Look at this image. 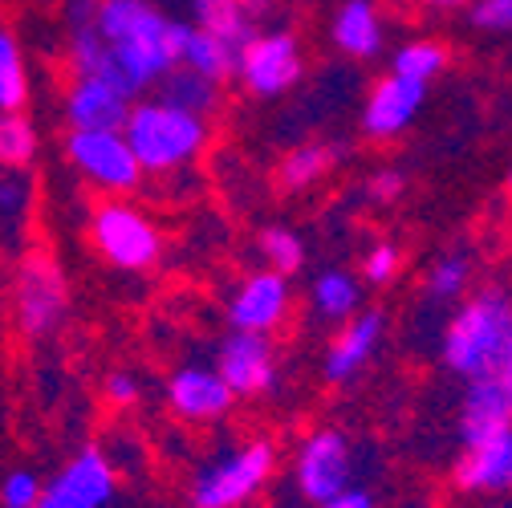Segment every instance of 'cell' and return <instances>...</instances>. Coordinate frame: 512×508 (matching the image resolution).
<instances>
[{
    "mask_svg": "<svg viewBox=\"0 0 512 508\" xmlns=\"http://www.w3.org/2000/svg\"><path fill=\"white\" fill-rule=\"evenodd\" d=\"M317 508H378L374 504V496L366 492V488H358V484H350V488H342L338 496H330V500H322Z\"/></svg>",
    "mask_w": 512,
    "mask_h": 508,
    "instance_id": "obj_36",
    "label": "cell"
},
{
    "mask_svg": "<svg viewBox=\"0 0 512 508\" xmlns=\"http://www.w3.org/2000/svg\"><path fill=\"white\" fill-rule=\"evenodd\" d=\"M256 252H261L265 269H273L281 277H293V273L305 269V240L285 224L261 228V236H256Z\"/></svg>",
    "mask_w": 512,
    "mask_h": 508,
    "instance_id": "obj_29",
    "label": "cell"
},
{
    "mask_svg": "<svg viewBox=\"0 0 512 508\" xmlns=\"http://www.w3.org/2000/svg\"><path fill=\"white\" fill-rule=\"evenodd\" d=\"M403 192H407V175H403L399 167H378V171H370V179H366V187H362V196H366L370 204H399Z\"/></svg>",
    "mask_w": 512,
    "mask_h": 508,
    "instance_id": "obj_34",
    "label": "cell"
},
{
    "mask_svg": "<svg viewBox=\"0 0 512 508\" xmlns=\"http://www.w3.org/2000/svg\"><path fill=\"white\" fill-rule=\"evenodd\" d=\"M289 480L301 504L317 508L322 500L338 496L354 484V448L338 427H313L297 448L289 464Z\"/></svg>",
    "mask_w": 512,
    "mask_h": 508,
    "instance_id": "obj_9",
    "label": "cell"
},
{
    "mask_svg": "<svg viewBox=\"0 0 512 508\" xmlns=\"http://www.w3.org/2000/svg\"><path fill=\"white\" fill-rule=\"evenodd\" d=\"M512 427V374H480L468 378L460 399V439H480Z\"/></svg>",
    "mask_w": 512,
    "mask_h": 508,
    "instance_id": "obj_18",
    "label": "cell"
},
{
    "mask_svg": "<svg viewBox=\"0 0 512 508\" xmlns=\"http://www.w3.org/2000/svg\"><path fill=\"white\" fill-rule=\"evenodd\" d=\"M33 200H37V187L29 171H0V236L17 240L29 228Z\"/></svg>",
    "mask_w": 512,
    "mask_h": 508,
    "instance_id": "obj_27",
    "label": "cell"
},
{
    "mask_svg": "<svg viewBox=\"0 0 512 508\" xmlns=\"http://www.w3.org/2000/svg\"><path fill=\"white\" fill-rule=\"evenodd\" d=\"M452 480L464 496H512V427L468 439L452 464Z\"/></svg>",
    "mask_w": 512,
    "mask_h": 508,
    "instance_id": "obj_14",
    "label": "cell"
},
{
    "mask_svg": "<svg viewBox=\"0 0 512 508\" xmlns=\"http://www.w3.org/2000/svg\"><path fill=\"white\" fill-rule=\"evenodd\" d=\"M212 366L228 383L232 399H265L277 387V346L269 334L228 330L216 346Z\"/></svg>",
    "mask_w": 512,
    "mask_h": 508,
    "instance_id": "obj_12",
    "label": "cell"
},
{
    "mask_svg": "<svg viewBox=\"0 0 512 508\" xmlns=\"http://www.w3.org/2000/svg\"><path fill=\"white\" fill-rule=\"evenodd\" d=\"M61 155H66L70 171L102 196L126 200V196H135L143 183V167H139L135 151L126 147L122 131H66Z\"/></svg>",
    "mask_w": 512,
    "mask_h": 508,
    "instance_id": "obj_7",
    "label": "cell"
},
{
    "mask_svg": "<svg viewBox=\"0 0 512 508\" xmlns=\"http://www.w3.org/2000/svg\"><path fill=\"white\" fill-rule=\"evenodd\" d=\"M37 508H45V504H37Z\"/></svg>",
    "mask_w": 512,
    "mask_h": 508,
    "instance_id": "obj_40",
    "label": "cell"
},
{
    "mask_svg": "<svg viewBox=\"0 0 512 508\" xmlns=\"http://www.w3.org/2000/svg\"><path fill=\"white\" fill-rule=\"evenodd\" d=\"M41 155V131L25 110L0 114V171H29Z\"/></svg>",
    "mask_w": 512,
    "mask_h": 508,
    "instance_id": "obj_26",
    "label": "cell"
},
{
    "mask_svg": "<svg viewBox=\"0 0 512 508\" xmlns=\"http://www.w3.org/2000/svg\"><path fill=\"white\" fill-rule=\"evenodd\" d=\"M399 269H403V252H399V244H395V240H374V244L366 248L362 265H358V281L382 289V285H391V281L399 277Z\"/></svg>",
    "mask_w": 512,
    "mask_h": 508,
    "instance_id": "obj_31",
    "label": "cell"
},
{
    "mask_svg": "<svg viewBox=\"0 0 512 508\" xmlns=\"http://www.w3.org/2000/svg\"><path fill=\"white\" fill-rule=\"evenodd\" d=\"M468 285H472V261L460 257V252L439 257L423 277V293L439 305H456L460 297H468Z\"/></svg>",
    "mask_w": 512,
    "mask_h": 508,
    "instance_id": "obj_30",
    "label": "cell"
},
{
    "mask_svg": "<svg viewBox=\"0 0 512 508\" xmlns=\"http://www.w3.org/2000/svg\"><path fill=\"white\" fill-rule=\"evenodd\" d=\"M175 66H187L224 86L236 70V45L191 21H175Z\"/></svg>",
    "mask_w": 512,
    "mask_h": 508,
    "instance_id": "obj_19",
    "label": "cell"
},
{
    "mask_svg": "<svg viewBox=\"0 0 512 508\" xmlns=\"http://www.w3.org/2000/svg\"><path fill=\"white\" fill-rule=\"evenodd\" d=\"M131 102L118 86L102 78H70L66 94H61V118L70 131H122Z\"/></svg>",
    "mask_w": 512,
    "mask_h": 508,
    "instance_id": "obj_17",
    "label": "cell"
},
{
    "mask_svg": "<svg viewBox=\"0 0 512 508\" xmlns=\"http://www.w3.org/2000/svg\"><path fill=\"white\" fill-rule=\"evenodd\" d=\"M41 488L45 480L29 468H17L0 480V508H37L41 504Z\"/></svg>",
    "mask_w": 512,
    "mask_h": 508,
    "instance_id": "obj_32",
    "label": "cell"
},
{
    "mask_svg": "<svg viewBox=\"0 0 512 508\" xmlns=\"http://www.w3.org/2000/svg\"><path fill=\"white\" fill-rule=\"evenodd\" d=\"M122 139L135 151L143 175H175L187 171L212 139L208 118L171 106L163 98H135L122 122Z\"/></svg>",
    "mask_w": 512,
    "mask_h": 508,
    "instance_id": "obj_3",
    "label": "cell"
},
{
    "mask_svg": "<svg viewBox=\"0 0 512 508\" xmlns=\"http://www.w3.org/2000/svg\"><path fill=\"white\" fill-rule=\"evenodd\" d=\"M277 476V443L265 435H252L228 443L212 460H204L191 476L187 500L191 508H248L261 500Z\"/></svg>",
    "mask_w": 512,
    "mask_h": 508,
    "instance_id": "obj_4",
    "label": "cell"
},
{
    "mask_svg": "<svg viewBox=\"0 0 512 508\" xmlns=\"http://www.w3.org/2000/svg\"><path fill=\"white\" fill-rule=\"evenodd\" d=\"M187 5H191V25L220 33L236 49L261 29V17L269 13V0H187Z\"/></svg>",
    "mask_w": 512,
    "mask_h": 508,
    "instance_id": "obj_21",
    "label": "cell"
},
{
    "mask_svg": "<svg viewBox=\"0 0 512 508\" xmlns=\"http://www.w3.org/2000/svg\"><path fill=\"white\" fill-rule=\"evenodd\" d=\"M86 236L98 257L118 273H151L163 261L159 224L131 200L106 196L102 204H94L86 220Z\"/></svg>",
    "mask_w": 512,
    "mask_h": 508,
    "instance_id": "obj_6",
    "label": "cell"
},
{
    "mask_svg": "<svg viewBox=\"0 0 512 508\" xmlns=\"http://www.w3.org/2000/svg\"><path fill=\"white\" fill-rule=\"evenodd\" d=\"M382 338H387V313L382 309H358L350 322L338 326L322 354V378L330 387H346L374 362Z\"/></svg>",
    "mask_w": 512,
    "mask_h": 508,
    "instance_id": "obj_15",
    "label": "cell"
},
{
    "mask_svg": "<svg viewBox=\"0 0 512 508\" xmlns=\"http://www.w3.org/2000/svg\"><path fill=\"white\" fill-rule=\"evenodd\" d=\"M508 192H512V167H508Z\"/></svg>",
    "mask_w": 512,
    "mask_h": 508,
    "instance_id": "obj_39",
    "label": "cell"
},
{
    "mask_svg": "<svg viewBox=\"0 0 512 508\" xmlns=\"http://www.w3.org/2000/svg\"><path fill=\"white\" fill-rule=\"evenodd\" d=\"M468 17L484 33H512V0H472Z\"/></svg>",
    "mask_w": 512,
    "mask_h": 508,
    "instance_id": "obj_35",
    "label": "cell"
},
{
    "mask_svg": "<svg viewBox=\"0 0 512 508\" xmlns=\"http://www.w3.org/2000/svg\"><path fill=\"white\" fill-rule=\"evenodd\" d=\"M423 98H427V86H419L411 78H399V74L378 78L362 106V135L370 143L399 139L415 122V114L423 110Z\"/></svg>",
    "mask_w": 512,
    "mask_h": 508,
    "instance_id": "obj_16",
    "label": "cell"
},
{
    "mask_svg": "<svg viewBox=\"0 0 512 508\" xmlns=\"http://www.w3.org/2000/svg\"><path fill=\"white\" fill-rule=\"evenodd\" d=\"M362 281L346 269H322L313 281H309V309L313 317H322V322H350V317L362 309Z\"/></svg>",
    "mask_w": 512,
    "mask_h": 508,
    "instance_id": "obj_22",
    "label": "cell"
},
{
    "mask_svg": "<svg viewBox=\"0 0 512 508\" xmlns=\"http://www.w3.org/2000/svg\"><path fill=\"white\" fill-rule=\"evenodd\" d=\"M163 399H167V411L187 427H212V423L228 419V411L236 407V399H232L228 383L216 374V366H204V362L175 366L163 387Z\"/></svg>",
    "mask_w": 512,
    "mask_h": 508,
    "instance_id": "obj_13",
    "label": "cell"
},
{
    "mask_svg": "<svg viewBox=\"0 0 512 508\" xmlns=\"http://www.w3.org/2000/svg\"><path fill=\"white\" fill-rule=\"evenodd\" d=\"M94 13H98V0H66V5H61V21H66V29L90 25Z\"/></svg>",
    "mask_w": 512,
    "mask_h": 508,
    "instance_id": "obj_37",
    "label": "cell"
},
{
    "mask_svg": "<svg viewBox=\"0 0 512 508\" xmlns=\"http://www.w3.org/2000/svg\"><path fill=\"white\" fill-rule=\"evenodd\" d=\"M102 399L114 411H135L143 403V378L135 370H110L102 378Z\"/></svg>",
    "mask_w": 512,
    "mask_h": 508,
    "instance_id": "obj_33",
    "label": "cell"
},
{
    "mask_svg": "<svg viewBox=\"0 0 512 508\" xmlns=\"http://www.w3.org/2000/svg\"><path fill=\"white\" fill-rule=\"evenodd\" d=\"M301 74H305V53L289 29H256L236 49L232 78L244 86L248 98H281L301 82Z\"/></svg>",
    "mask_w": 512,
    "mask_h": 508,
    "instance_id": "obj_8",
    "label": "cell"
},
{
    "mask_svg": "<svg viewBox=\"0 0 512 508\" xmlns=\"http://www.w3.org/2000/svg\"><path fill=\"white\" fill-rule=\"evenodd\" d=\"M415 5H423L431 13H456V9H468L472 0H415Z\"/></svg>",
    "mask_w": 512,
    "mask_h": 508,
    "instance_id": "obj_38",
    "label": "cell"
},
{
    "mask_svg": "<svg viewBox=\"0 0 512 508\" xmlns=\"http://www.w3.org/2000/svg\"><path fill=\"white\" fill-rule=\"evenodd\" d=\"M220 82L196 74V70H187V66H171L163 74V82L155 86V98L171 102V106H183L191 114H200V118H212L220 110Z\"/></svg>",
    "mask_w": 512,
    "mask_h": 508,
    "instance_id": "obj_24",
    "label": "cell"
},
{
    "mask_svg": "<svg viewBox=\"0 0 512 508\" xmlns=\"http://www.w3.org/2000/svg\"><path fill=\"white\" fill-rule=\"evenodd\" d=\"M114 496H118V468L98 443L78 448L41 488L45 508H110Z\"/></svg>",
    "mask_w": 512,
    "mask_h": 508,
    "instance_id": "obj_10",
    "label": "cell"
},
{
    "mask_svg": "<svg viewBox=\"0 0 512 508\" xmlns=\"http://www.w3.org/2000/svg\"><path fill=\"white\" fill-rule=\"evenodd\" d=\"M74 305L70 277L61 269V261L49 248H29L21 252V261L13 269V317L17 330L33 342H45L61 334Z\"/></svg>",
    "mask_w": 512,
    "mask_h": 508,
    "instance_id": "obj_5",
    "label": "cell"
},
{
    "mask_svg": "<svg viewBox=\"0 0 512 508\" xmlns=\"http://www.w3.org/2000/svg\"><path fill=\"white\" fill-rule=\"evenodd\" d=\"M33 98L29 66H25V49L9 25H0V114L25 110Z\"/></svg>",
    "mask_w": 512,
    "mask_h": 508,
    "instance_id": "obj_25",
    "label": "cell"
},
{
    "mask_svg": "<svg viewBox=\"0 0 512 508\" xmlns=\"http://www.w3.org/2000/svg\"><path fill=\"white\" fill-rule=\"evenodd\" d=\"M439 362L456 378L512 374V293L488 285L460 297L439 334Z\"/></svg>",
    "mask_w": 512,
    "mask_h": 508,
    "instance_id": "obj_2",
    "label": "cell"
},
{
    "mask_svg": "<svg viewBox=\"0 0 512 508\" xmlns=\"http://www.w3.org/2000/svg\"><path fill=\"white\" fill-rule=\"evenodd\" d=\"M293 313V289L289 277L273 273V269H252L236 281V289L224 301V317L232 330L244 334H277Z\"/></svg>",
    "mask_w": 512,
    "mask_h": 508,
    "instance_id": "obj_11",
    "label": "cell"
},
{
    "mask_svg": "<svg viewBox=\"0 0 512 508\" xmlns=\"http://www.w3.org/2000/svg\"><path fill=\"white\" fill-rule=\"evenodd\" d=\"M90 25L106 45L102 82L118 86L126 98H143L175 66V17L155 0H98Z\"/></svg>",
    "mask_w": 512,
    "mask_h": 508,
    "instance_id": "obj_1",
    "label": "cell"
},
{
    "mask_svg": "<svg viewBox=\"0 0 512 508\" xmlns=\"http://www.w3.org/2000/svg\"><path fill=\"white\" fill-rule=\"evenodd\" d=\"M330 37L338 45V53L354 57V61H374L387 45V25L374 0H342V9L334 13Z\"/></svg>",
    "mask_w": 512,
    "mask_h": 508,
    "instance_id": "obj_20",
    "label": "cell"
},
{
    "mask_svg": "<svg viewBox=\"0 0 512 508\" xmlns=\"http://www.w3.org/2000/svg\"><path fill=\"white\" fill-rule=\"evenodd\" d=\"M338 163H342V147H338V143H322V139H313V143L293 147V151L281 159L277 179H281L285 192H309V187L322 183Z\"/></svg>",
    "mask_w": 512,
    "mask_h": 508,
    "instance_id": "obj_23",
    "label": "cell"
},
{
    "mask_svg": "<svg viewBox=\"0 0 512 508\" xmlns=\"http://www.w3.org/2000/svg\"><path fill=\"white\" fill-rule=\"evenodd\" d=\"M443 70H447V49H443L439 41H431V37L407 41V45H399L395 57H391V74L411 78V82H419V86H431Z\"/></svg>",
    "mask_w": 512,
    "mask_h": 508,
    "instance_id": "obj_28",
    "label": "cell"
}]
</instances>
